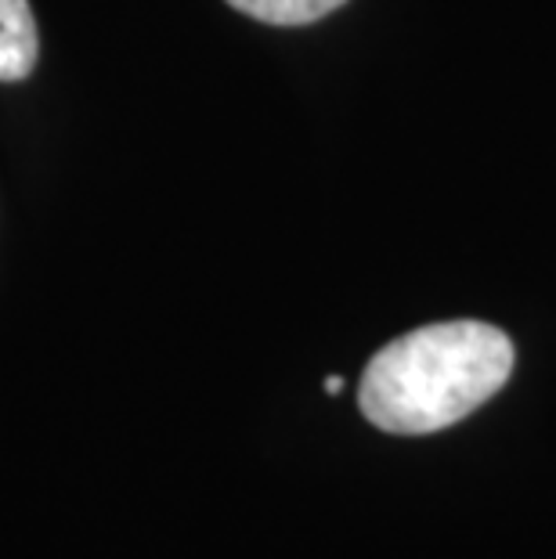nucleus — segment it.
I'll list each match as a JSON object with an SVG mask.
<instances>
[{"instance_id": "obj_3", "label": "nucleus", "mask_w": 556, "mask_h": 559, "mask_svg": "<svg viewBox=\"0 0 556 559\" xmlns=\"http://www.w3.org/2000/svg\"><path fill=\"white\" fill-rule=\"evenodd\" d=\"M228 4L268 26H307V22H318L329 11L343 8L347 0H228Z\"/></svg>"}, {"instance_id": "obj_4", "label": "nucleus", "mask_w": 556, "mask_h": 559, "mask_svg": "<svg viewBox=\"0 0 556 559\" xmlns=\"http://www.w3.org/2000/svg\"><path fill=\"white\" fill-rule=\"evenodd\" d=\"M340 390H343V379L340 376H329L326 379V394H340Z\"/></svg>"}, {"instance_id": "obj_1", "label": "nucleus", "mask_w": 556, "mask_h": 559, "mask_svg": "<svg viewBox=\"0 0 556 559\" xmlns=\"http://www.w3.org/2000/svg\"><path fill=\"white\" fill-rule=\"evenodd\" d=\"M513 372V343L488 321H437L365 365L358 404L383 433L448 430L495 397Z\"/></svg>"}, {"instance_id": "obj_2", "label": "nucleus", "mask_w": 556, "mask_h": 559, "mask_svg": "<svg viewBox=\"0 0 556 559\" xmlns=\"http://www.w3.org/2000/svg\"><path fill=\"white\" fill-rule=\"evenodd\" d=\"M37 22L29 0H0V83H19L37 66Z\"/></svg>"}]
</instances>
